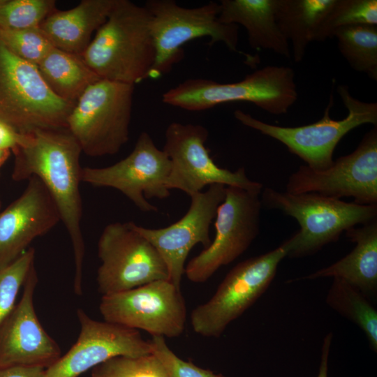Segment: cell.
Segmentation results:
<instances>
[{"instance_id": "32", "label": "cell", "mask_w": 377, "mask_h": 377, "mask_svg": "<svg viewBox=\"0 0 377 377\" xmlns=\"http://www.w3.org/2000/svg\"><path fill=\"white\" fill-rule=\"evenodd\" d=\"M149 342L152 353L167 365L175 377H223L221 374L182 360L168 347L163 337L151 336Z\"/></svg>"}, {"instance_id": "18", "label": "cell", "mask_w": 377, "mask_h": 377, "mask_svg": "<svg viewBox=\"0 0 377 377\" xmlns=\"http://www.w3.org/2000/svg\"><path fill=\"white\" fill-rule=\"evenodd\" d=\"M37 281L34 266L23 286L20 301L0 325V367L47 369L61 356L59 345L45 331L34 309Z\"/></svg>"}, {"instance_id": "28", "label": "cell", "mask_w": 377, "mask_h": 377, "mask_svg": "<svg viewBox=\"0 0 377 377\" xmlns=\"http://www.w3.org/2000/svg\"><path fill=\"white\" fill-rule=\"evenodd\" d=\"M91 377H175L167 367L152 352L130 357L117 356L91 369Z\"/></svg>"}, {"instance_id": "23", "label": "cell", "mask_w": 377, "mask_h": 377, "mask_svg": "<svg viewBox=\"0 0 377 377\" xmlns=\"http://www.w3.org/2000/svg\"><path fill=\"white\" fill-rule=\"evenodd\" d=\"M333 1L276 0V22L285 38L291 42L295 62L302 61L318 25Z\"/></svg>"}, {"instance_id": "10", "label": "cell", "mask_w": 377, "mask_h": 377, "mask_svg": "<svg viewBox=\"0 0 377 377\" xmlns=\"http://www.w3.org/2000/svg\"><path fill=\"white\" fill-rule=\"evenodd\" d=\"M98 256L101 265L96 280L102 296L168 280L161 255L135 228L133 221L107 225L98 241Z\"/></svg>"}, {"instance_id": "35", "label": "cell", "mask_w": 377, "mask_h": 377, "mask_svg": "<svg viewBox=\"0 0 377 377\" xmlns=\"http://www.w3.org/2000/svg\"><path fill=\"white\" fill-rule=\"evenodd\" d=\"M332 339V334L331 332L328 333L323 339L321 349L320 363L317 377H327L328 360Z\"/></svg>"}, {"instance_id": "12", "label": "cell", "mask_w": 377, "mask_h": 377, "mask_svg": "<svg viewBox=\"0 0 377 377\" xmlns=\"http://www.w3.org/2000/svg\"><path fill=\"white\" fill-rule=\"evenodd\" d=\"M208 135L207 129L200 124L168 125L163 148L171 163L167 188L180 190L191 197L206 186L221 184L260 194L263 184L249 179L244 168L232 172L214 163L205 147Z\"/></svg>"}, {"instance_id": "7", "label": "cell", "mask_w": 377, "mask_h": 377, "mask_svg": "<svg viewBox=\"0 0 377 377\" xmlns=\"http://www.w3.org/2000/svg\"><path fill=\"white\" fill-rule=\"evenodd\" d=\"M144 6L150 15L156 51L150 77L170 72L183 59L182 46L195 38L208 37L212 44L222 43L230 50L237 52L238 25L219 22V3L210 1L186 8L173 0H148Z\"/></svg>"}, {"instance_id": "19", "label": "cell", "mask_w": 377, "mask_h": 377, "mask_svg": "<svg viewBox=\"0 0 377 377\" xmlns=\"http://www.w3.org/2000/svg\"><path fill=\"white\" fill-rule=\"evenodd\" d=\"M22 194L0 211V268L18 258L36 238L61 222L59 210L43 182L27 180Z\"/></svg>"}, {"instance_id": "34", "label": "cell", "mask_w": 377, "mask_h": 377, "mask_svg": "<svg viewBox=\"0 0 377 377\" xmlns=\"http://www.w3.org/2000/svg\"><path fill=\"white\" fill-rule=\"evenodd\" d=\"M22 139V133L0 120V148L12 151L21 143Z\"/></svg>"}, {"instance_id": "36", "label": "cell", "mask_w": 377, "mask_h": 377, "mask_svg": "<svg viewBox=\"0 0 377 377\" xmlns=\"http://www.w3.org/2000/svg\"><path fill=\"white\" fill-rule=\"evenodd\" d=\"M10 149L0 148V170L10 156Z\"/></svg>"}, {"instance_id": "30", "label": "cell", "mask_w": 377, "mask_h": 377, "mask_svg": "<svg viewBox=\"0 0 377 377\" xmlns=\"http://www.w3.org/2000/svg\"><path fill=\"white\" fill-rule=\"evenodd\" d=\"M35 250L29 248L8 265L0 268V325L16 304L20 290L34 266Z\"/></svg>"}, {"instance_id": "20", "label": "cell", "mask_w": 377, "mask_h": 377, "mask_svg": "<svg viewBox=\"0 0 377 377\" xmlns=\"http://www.w3.org/2000/svg\"><path fill=\"white\" fill-rule=\"evenodd\" d=\"M115 2L82 0L71 9H57L39 27L54 47L80 55L92 40V34L107 20Z\"/></svg>"}, {"instance_id": "3", "label": "cell", "mask_w": 377, "mask_h": 377, "mask_svg": "<svg viewBox=\"0 0 377 377\" xmlns=\"http://www.w3.org/2000/svg\"><path fill=\"white\" fill-rule=\"evenodd\" d=\"M260 195L262 206L280 210L300 226L282 243L290 258L313 255L337 242L348 229L377 219V205H361L315 193L294 194L268 187Z\"/></svg>"}, {"instance_id": "17", "label": "cell", "mask_w": 377, "mask_h": 377, "mask_svg": "<svg viewBox=\"0 0 377 377\" xmlns=\"http://www.w3.org/2000/svg\"><path fill=\"white\" fill-rule=\"evenodd\" d=\"M80 331L70 350L46 369L44 377H79L85 371L117 356L135 357L151 353L149 340L139 330L90 318L77 311Z\"/></svg>"}, {"instance_id": "14", "label": "cell", "mask_w": 377, "mask_h": 377, "mask_svg": "<svg viewBox=\"0 0 377 377\" xmlns=\"http://www.w3.org/2000/svg\"><path fill=\"white\" fill-rule=\"evenodd\" d=\"M171 163L151 135L142 132L132 151L124 158L103 168H82V182L95 187L118 190L144 212H157L148 200H163L170 195L166 182Z\"/></svg>"}, {"instance_id": "11", "label": "cell", "mask_w": 377, "mask_h": 377, "mask_svg": "<svg viewBox=\"0 0 377 377\" xmlns=\"http://www.w3.org/2000/svg\"><path fill=\"white\" fill-rule=\"evenodd\" d=\"M260 194L236 186H226L223 201L215 217V236L209 246L185 267L187 279L204 283L250 246L259 234Z\"/></svg>"}, {"instance_id": "33", "label": "cell", "mask_w": 377, "mask_h": 377, "mask_svg": "<svg viewBox=\"0 0 377 377\" xmlns=\"http://www.w3.org/2000/svg\"><path fill=\"white\" fill-rule=\"evenodd\" d=\"M45 370L40 367H0V377H44Z\"/></svg>"}, {"instance_id": "26", "label": "cell", "mask_w": 377, "mask_h": 377, "mask_svg": "<svg viewBox=\"0 0 377 377\" xmlns=\"http://www.w3.org/2000/svg\"><path fill=\"white\" fill-rule=\"evenodd\" d=\"M338 48L355 71L377 81V25L359 24L338 29L334 34Z\"/></svg>"}, {"instance_id": "15", "label": "cell", "mask_w": 377, "mask_h": 377, "mask_svg": "<svg viewBox=\"0 0 377 377\" xmlns=\"http://www.w3.org/2000/svg\"><path fill=\"white\" fill-rule=\"evenodd\" d=\"M286 192L315 193L341 199L353 197L361 205H377V127L365 134L352 153L327 169L301 165L288 178Z\"/></svg>"}, {"instance_id": "13", "label": "cell", "mask_w": 377, "mask_h": 377, "mask_svg": "<svg viewBox=\"0 0 377 377\" xmlns=\"http://www.w3.org/2000/svg\"><path fill=\"white\" fill-rule=\"evenodd\" d=\"M99 310L105 321L164 338L180 336L186 321L180 287L168 279L102 296Z\"/></svg>"}, {"instance_id": "29", "label": "cell", "mask_w": 377, "mask_h": 377, "mask_svg": "<svg viewBox=\"0 0 377 377\" xmlns=\"http://www.w3.org/2000/svg\"><path fill=\"white\" fill-rule=\"evenodd\" d=\"M57 9L54 0H0V28L38 27Z\"/></svg>"}, {"instance_id": "31", "label": "cell", "mask_w": 377, "mask_h": 377, "mask_svg": "<svg viewBox=\"0 0 377 377\" xmlns=\"http://www.w3.org/2000/svg\"><path fill=\"white\" fill-rule=\"evenodd\" d=\"M0 40L16 56L36 66L54 47L39 27L21 29L0 28Z\"/></svg>"}, {"instance_id": "16", "label": "cell", "mask_w": 377, "mask_h": 377, "mask_svg": "<svg viewBox=\"0 0 377 377\" xmlns=\"http://www.w3.org/2000/svg\"><path fill=\"white\" fill-rule=\"evenodd\" d=\"M226 186L209 185L204 192L191 196V205L184 216L172 225L161 228H147L135 223V228L157 250L168 272V280L180 287L185 263L191 250L201 244H211L209 228L217 209L223 201Z\"/></svg>"}, {"instance_id": "37", "label": "cell", "mask_w": 377, "mask_h": 377, "mask_svg": "<svg viewBox=\"0 0 377 377\" xmlns=\"http://www.w3.org/2000/svg\"><path fill=\"white\" fill-rule=\"evenodd\" d=\"M1 198H0V209H1Z\"/></svg>"}, {"instance_id": "5", "label": "cell", "mask_w": 377, "mask_h": 377, "mask_svg": "<svg viewBox=\"0 0 377 377\" xmlns=\"http://www.w3.org/2000/svg\"><path fill=\"white\" fill-rule=\"evenodd\" d=\"M75 104L57 96L37 66L16 56L0 40L1 121L20 133L67 129Z\"/></svg>"}, {"instance_id": "1", "label": "cell", "mask_w": 377, "mask_h": 377, "mask_svg": "<svg viewBox=\"0 0 377 377\" xmlns=\"http://www.w3.org/2000/svg\"><path fill=\"white\" fill-rule=\"evenodd\" d=\"M12 152L15 156L12 179L22 182L38 177L56 204L71 241L74 290L80 295L84 254L80 190L81 148L67 129H34L22 133L21 143Z\"/></svg>"}, {"instance_id": "22", "label": "cell", "mask_w": 377, "mask_h": 377, "mask_svg": "<svg viewBox=\"0 0 377 377\" xmlns=\"http://www.w3.org/2000/svg\"><path fill=\"white\" fill-rule=\"evenodd\" d=\"M219 5V22L243 26L252 49L290 57L289 43L276 22V0H221Z\"/></svg>"}, {"instance_id": "25", "label": "cell", "mask_w": 377, "mask_h": 377, "mask_svg": "<svg viewBox=\"0 0 377 377\" xmlns=\"http://www.w3.org/2000/svg\"><path fill=\"white\" fill-rule=\"evenodd\" d=\"M360 290L333 278L326 296L327 305L364 332L369 348L377 352V311Z\"/></svg>"}, {"instance_id": "9", "label": "cell", "mask_w": 377, "mask_h": 377, "mask_svg": "<svg viewBox=\"0 0 377 377\" xmlns=\"http://www.w3.org/2000/svg\"><path fill=\"white\" fill-rule=\"evenodd\" d=\"M287 252L277 248L237 264L226 275L212 297L191 313L193 330L204 337L218 338L267 290Z\"/></svg>"}, {"instance_id": "4", "label": "cell", "mask_w": 377, "mask_h": 377, "mask_svg": "<svg viewBox=\"0 0 377 377\" xmlns=\"http://www.w3.org/2000/svg\"><path fill=\"white\" fill-rule=\"evenodd\" d=\"M297 99L293 69L278 66H267L232 83L204 78L188 79L162 96L165 104L188 111L205 110L220 104L245 101L274 115L286 114Z\"/></svg>"}, {"instance_id": "6", "label": "cell", "mask_w": 377, "mask_h": 377, "mask_svg": "<svg viewBox=\"0 0 377 377\" xmlns=\"http://www.w3.org/2000/svg\"><path fill=\"white\" fill-rule=\"evenodd\" d=\"M135 85L101 79L80 96L67 119V129L82 152L114 155L128 142Z\"/></svg>"}, {"instance_id": "24", "label": "cell", "mask_w": 377, "mask_h": 377, "mask_svg": "<svg viewBox=\"0 0 377 377\" xmlns=\"http://www.w3.org/2000/svg\"><path fill=\"white\" fill-rule=\"evenodd\" d=\"M37 67L50 89L72 103H75L90 85L101 79L80 55L54 47Z\"/></svg>"}, {"instance_id": "21", "label": "cell", "mask_w": 377, "mask_h": 377, "mask_svg": "<svg viewBox=\"0 0 377 377\" xmlns=\"http://www.w3.org/2000/svg\"><path fill=\"white\" fill-rule=\"evenodd\" d=\"M345 233L348 239L355 243L354 249L338 261L303 279L338 278L360 290L368 298L376 297L377 219L360 227H352Z\"/></svg>"}, {"instance_id": "27", "label": "cell", "mask_w": 377, "mask_h": 377, "mask_svg": "<svg viewBox=\"0 0 377 377\" xmlns=\"http://www.w3.org/2000/svg\"><path fill=\"white\" fill-rule=\"evenodd\" d=\"M359 24L377 25L376 0H334L318 25L313 41H325L333 38L338 29Z\"/></svg>"}, {"instance_id": "8", "label": "cell", "mask_w": 377, "mask_h": 377, "mask_svg": "<svg viewBox=\"0 0 377 377\" xmlns=\"http://www.w3.org/2000/svg\"><path fill=\"white\" fill-rule=\"evenodd\" d=\"M337 92L348 110L347 116L340 120L330 117L334 103L332 95L323 117L308 125L296 127L272 125L240 110H235L234 116L243 125L286 145L290 152L302 159L308 167L322 170L332 165L334 149L346 134L362 124H377L376 103L362 102L355 98L346 85H339Z\"/></svg>"}, {"instance_id": "2", "label": "cell", "mask_w": 377, "mask_h": 377, "mask_svg": "<svg viewBox=\"0 0 377 377\" xmlns=\"http://www.w3.org/2000/svg\"><path fill=\"white\" fill-rule=\"evenodd\" d=\"M150 22L144 6L116 0L81 57L101 79L135 85L150 77L156 57Z\"/></svg>"}]
</instances>
